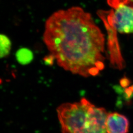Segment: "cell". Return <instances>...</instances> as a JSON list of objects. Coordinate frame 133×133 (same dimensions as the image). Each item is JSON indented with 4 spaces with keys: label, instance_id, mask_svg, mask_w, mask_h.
Instances as JSON below:
<instances>
[{
    "label": "cell",
    "instance_id": "3957f363",
    "mask_svg": "<svg viewBox=\"0 0 133 133\" xmlns=\"http://www.w3.org/2000/svg\"><path fill=\"white\" fill-rule=\"evenodd\" d=\"M111 8L104 10L117 31L133 34V0H107Z\"/></svg>",
    "mask_w": 133,
    "mask_h": 133
},
{
    "label": "cell",
    "instance_id": "5b68a950",
    "mask_svg": "<svg viewBox=\"0 0 133 133\" xmlns=\"http://www.w3.org/2000/svg\"><path fill=\"white\" fill-rule=\"evenodd\" d=\"M108 133H128L129 121L124 115L117 112L108 114L106 121Z\"/></svg>",
    "mask_w": 133,
    "mask_h": 133
},
{
    "label": "cell",
    "instance_id": "7a4b0ae2",
    "mask_svg": "<svg viewBox=\"0 0 133 133\" xmlns=\"http://www.w3.org/2000/svg\"><path fill=\"white\" fill-rule=\"evenodd\" d=\"M57 112L62 133H108V113L84 98L77 102L63 104Z\"/></svg>",
    "mask_w": 133,
    "mask_h": 133
},
{
    "label": "cell",
    "instance_id": "6da1fadb",
    "mask_svg": "<svg viewBox=\"0 0 133 133\" xmlns=\"http://www.w3.org/2000/svg\"><path fill=\"white\" fill-rule=\"evenodd\" d=\"M43 41L57 64L74 75L97 76L105 68V36L81 7L53 13L45 22Z\"/></svg>",
    "mask_w": 133,
    "mask_h": 133
},
{
    "label": "cell",
    "instance_id": "277c9868",
    "mask_svg": "<svg viewBox=\"0 0 133 133\" xmlns=\"http://www.w3.org/2000/svg\"><path fill=\"white\" fill-rule=\"evenodd\" d=\"M97 14L104 22L108 31V47L110 64L114 68L121 70L125 67V64L119 48L117 37V31L105 14L104 10H98Z\"/></svg>",
    "mask_w": 133,
    "mask_h": 133
},
{
    "label": "cell",
    "instance_id": "8992f818",
    "mask_svg": "<svg viewBox=\"0 0 133 133\" xmlns=\"http://www.w3.org/2000/svg\"><path fill=\"white\" fill-rule=\"evenodd\" d=\"M1 57L6 56L10 52L11 43L10 40L5 36H1Z\"/></svg>",
    "mask_w": 133,
    "mask_h": 133
}]
</instances>
